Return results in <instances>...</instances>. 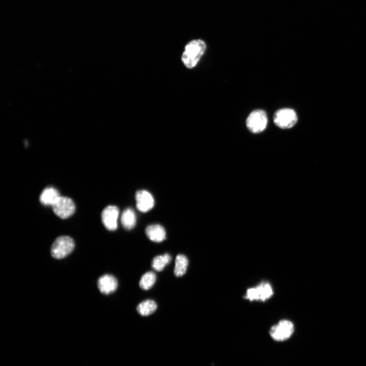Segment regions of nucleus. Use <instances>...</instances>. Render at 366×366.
Returning <instances> with one entry per match:
<instances>
[{
    "label": "nucleus",
    "mask_w": 366,
    "mask_h": 366,
    "mask_svg": "<svg viewBox=\"0 0 366 366\" xmlns=\"http://www.w3.org/2000/svg\"><path fill=\"white\" fill-rule=\"evenodd\" d=\"M205 43L200 39L194 40L186 46L181 59L185 66L189 69L194 67L206 50Z\"/></svg>",
    "instance_id": "nucleus-1"
},
{
    "label": "nucleus",
    "mask_w": 366,
    "mask_h": 366,
    "mask_svg": "<svg viewBox=\"0 0 366 366\" xmlns=\"http://www.w3.org/2000/svg\"><path fill=\"white\" fill-rule=\"evenodd\" d=\"M74 247L75 243L72 238L68 236H59L52 245L51 255L56 259L64 258L72 252Z\"/></svg>",
    "instance_id": "nucleus-2"
},
{
    "label": "nucleus",
    "mask_w": 366,
    "mask_h": 366,
    "mask_svg": "<svg viewBox=\"0 0 366 366\" xmlns=\"http://www.w3.org/2000/svg\"><path fill=\"white\" fill-rule=\"evenodd\" d=\"M297 121L295 111L290 108H282L277 110L273 115V121L278 127L288 129L293 127Z\"/></svg>",
    "instance_id": "nucleus-3"
},
{
    "label": "nucleus",
    "mask_w": 366,
    "mask_h": 366,
    "mask_svg": "<svg viewBox=\"0 0 366 366\" xmlns=\"http://www.w3.org/2000/svg\"><path fill=\"white\" fill-rule=\"evenodd\" d=\"M267 124L266 112L262 110H256L252 112L246 120V126L252 133H259L264 131Z\"/></svg>",
    "instance_id": "nucleus-4"
},
{
    "label": "nucleus",
    "mask_w": 366,
    "mask_h": 366,
    "mask_svg": "<svg viewBox=\"0 0 366 366\" xmlns=\"http://www.w3.org/2000/svg\"><path fill=\"white\" fill-rule=\"evenodd\" d=\"M294 329L292 322L288 320H282L271 327L269 334L274 341H284L292 336Z\"/></svg>",
    "instance_id": "nucleus-5"
},
{
    "label": "nucleus",
    "mask_w": 366,
    "mask_h": 366,
    "mask_svg": "<svg viewBox=\"0 0 366 366\" xmlns=\"http://www.w3.org/2000/svg\"><path fill=\"white\" fill-rule=\"evenodd\" d=\"M273 294L271 286L268 282H263L256 287L247 289L245 298L250 301H265Z\"/></svg>",
    "instance_id": "nucleus-6"
},
{
    "label": "nucleus",
    "mask_w": 366,
    "mask_h": 366,
    "mask_svg": "<svg viewBox=\"0 0 366 366\" xmlns=\"http://www.w3.org/2000/svg\"><path fill=\"white\" fill-rule=\"evenodd\" d=\"M52 206L54 214L62 219L68 218L75 210L74 202L67 197L60 196Z\"/></svg>",
    "instance_id": "nucleus-7"
},
{
    "label": "nucleus",
    "mask_w": 366,
    "mask_h": 366,
    "mask_svg": "<svg viewBox=\"0 0 366 366\" xmlns=\"http://www.w3.org/2000/svg\"><path fill=\"white\" fill-rule=\"evenodd\" d=\"M118 209L114 205H109L104 208L102 213V221L105 228L114 231L117 227Z\"/></svg>",
    "instance_id": "nucleus-8"
},
{
    "label": "nucleus",
    "mask_w": 366,
    "mask_h": 366,
    "mask_svg": "<svg viewBox=\"0 0 366 366\" xmlns=\"http://www.w3.org/2000/svg\"><path fill=\"white\" fill-rule=\"evenodd\" d=\"M136 207L141 212H146L152 208L154 200L152 195L145 190L138 191L136 193Z\"/></svg>",
    "instance_id": "nucleus-9"
},
{
    "label": "nucleus",
    "mask_w": 366,
    "mask_h": 366,
    "mask_svg": "<svg viewBox=\"0 0 366 366\" xmlns=\"http://www.w3.org/2000/svg\"><path fill=\"white\" fill-rule=\"evenodd\" d=\"M98 286L101 293L108 294L115 291L117 287V281L114 276L105 274L99 279Z\"/></svg>",
    "instance_id": "nucleus-10"
},
{
    "label": "nucleus",
    "mask_w": 366,
    "mask_h": 366,
    "mask_svg": "<svg viewBox=\"0 0 366 366\" xmlns=\"http://www.w3.org/2000/svg\"><path fill=\"white\" fill-rule=\"evenodd\" d=\"M148 238L154 242H160L165 238L166 232L164 228L160 225L148 226L145 229Z\"/></svg>",
    "instance_id": "nucleus-11"
},
{
    "label": "nucleus",
    "mask_w": 366,
    "mask_h": 366,
    "mask_svg": "<svg viewBox=\"0 0 366 366\" xmlns=\"http://www.w3.org/2000/svg\"><path fill=\"white\" fill-rule=\"evenodd\" d=\"M58 191L53 187H47L41 193L40 201L44 205H51L55 203L59 197Z\"/></svg>",
    "instance_id": "nucleus-12"
},
{
    "label": "nucleus",
    "mask_w": 366,
    "mask_h": 366,
    "mask_svg": "<svg viewBox=\"0 0 366 366\" xmlns=\"http://www.w3.org/2000/svg\"><path fill=\"white\" fill-rule=\"evenodd\" d=\"M188 265V260L187 257L182 254L177 255L175 259L174 274L176 277L183 276L186 272Z\"/></svg>",
    "instance_id": "nucleus-13"
},
{
    "label": "nucleus",
    "mask_w": 366,
    "mask_h": 366,
    "mask_svg": "<svg viewBox=\"0 0 366 366\" xmlns=\"http://www.w3.org/2000/svg\"><path fill=\"white\" fill-rule=\"evenodd\" d=\"M121 222L126 229H132L136 223V216L133 210L131 208L125 210L121 215Z\"/></svg>",
    "instance_id": "nucleus-14"
},
{
    "label": "nucleus",
    "mask_w": 366,
    "mask_h": 366,
    "mask_svg": "<svg viewBox=\"0 0 366 366\" xmlns=\"http://www.w3.org/2000/svg\"><path fill=\"white\" fill-rule=\"evenodd\" d=\"M157 307V304L154 300H146L138 304L137 310L141 315L147 316L153 313Z\"/></svg>",
    "instance_id": "nucleus-15"
},
{
    "label": "nucleus",
    "mask_w": 366,
    "mask_h": 366,
    "mask_svg": "<svg viewBox=\"0 0 366 366\" xmlns=\"http://www.w3.org/2000/svg\"><path fill=\"white\" fill-rule=\"evenodd\" d=\"M171 260V257L168 254L157 256L152 261V267L157 271H161L169 263Z\"/></svg>",
    "instance_id": "nucleus-16"
},
{
    "label": "nucleus",
    "mask_w": 366,
    "mask_h": 366,
    "mask_svg": "<svg viewBox=\"0 0 366 366\" xmlns=\"http://www.w3.org/2000/svg\"><path fill=\"white\" fill-rule=\"evenodd\" d=\"M156 280V277L154 272H147L142 276L139 282V286L142 289L148 290L154 285Z\"/></svg>",
    "instance_id": "nucleus-17"
}]
</instances>
